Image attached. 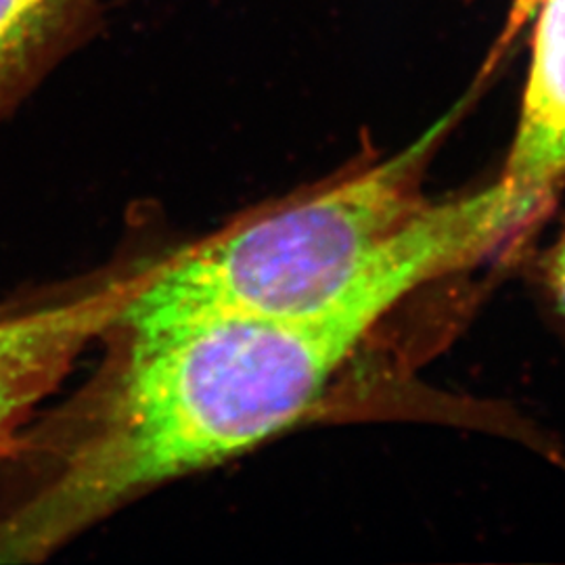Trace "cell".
Here are the masks:
<instances>
[{"label":"cell","mask_w":565,"mask_h":565,"mask_svg":"<svg viewBox=\"0 0 565 565\" xmlns=\"http://www.w3.org/2000/svg\"><path fill=\"white\" fill-rule=\"evenodd\" d=\"M520 118L499 181L536 221L565 182V0H539Z\"/></svg>","instance_id":"cell-4"},{"label":"cell","mask_w":565,"mask_h":565,"mask_svg":"<svg viewBox=\"0 0 565 565\" xmlns=\"http://www.w3.org/2000/svg\"><path fill=\"white\" fill-rule=\"evenodd\" d=\"M545 282L557 312L565 321V235L548 252L545 263Z\"/></svg>","instance_id":"cell-6"},{"label":"cell","mask_w":565,"mask_h":565,"mask_svg":"<svg viewBox=\"0 0 565 565\" xmlns=\"http://www.w3.org/2000/svg\"><path fill=\"white\" fill-rule=\"evenodd\" d=\"M375 327L338 308L105 331L114 348L93 380L0 459V564L41 562L145 492L302 422Z\"/></svg>","instance_id":"cell-1"},{"label":"cell","mask_w":565,"mask_h":565,"mask_svg":"<svg viewBox=\"0 0 565 565\" xmlns=\"http://www.w3.org/2000/svg\"><path fill=\"white\" fill-rule=\"evenodd\" d=\"M455 114L387 160L153 264L107 331L212 317L308 319L359 296L392 312L401 306L392 281L417 291L445 270L440 243L413 218L429 202L425 168Z\"/></svg>","instance_id":"cell-2"},{"label":"cell","mask_w":565,"mask_h":565,"mask_svg":"<svg viewBox=\"0 0 565 565\" xmlns=\"http://www.w3.org/2000/svg\"><path fill=\"white\" fill-rule=\"evenodd\" d=\"M102 21L103 0H0V124Z\"/></svg>","instance_id":"cell-5"},{"label":"cell","mask_w":565,"mask_h":565,"mask_svg":"<svg viewBox=\"0 0 565 565\" xmlns=\"http://www.w3.org/2000/svg\"><path fill=\"white\" fill-rule=\"evenodd\" d=\"M137 281L139 275L107 285H61L0 302V459L82 350L114 324Z\"/></svg>","instance_id":"cell-3"}]
</instances>
